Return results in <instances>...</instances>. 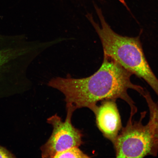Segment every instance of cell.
Listing matches in <instances>:
<instances>
[{
	"label": "cell",
	"instance_id": "1",
	"mask_svg": "<svg viewBox=\"0 0 158 158\" xmlns=\"http://www.w3.org/2000/svg\"><path fill=\"white\" fill-rule=\"evenodd\" d=\"M132 75L113 59L104 55L101 66L92 76L79 79L58 77L49 81L48 85L62 92L67 104L76 110L86 107L93 112L100 101L120 99L130 106V112L135 114L137 108L128 90H135L142 96L146 89L131 82Z\"/></svg>",
	"mask_w": 158,
	"mask_h": 158
},
{
	"label": "cell",
	"instance_id": "2",
	"mask_svg": "<svg viewBox=\"0 0 158 158\" xmlns=\"http://www.w3.org/2000/svg\"><path fill=\"white\" fill-rule=\"evenodd\" d=\"M97 12L100 25L90 15L87 18L101 41L104 55L113 59L133 75L143 79L158 97V79L146 60L139 37L118 35L106 23L100 10L97 9Z\"/></svg>",
	"mask_w": 158,
	"mask_h": 158
},
{
	"label": "cell",
	"instance_id": "3",
	"mask_svg": "<svg viewBox=\"0 0 158 158\" xmlns=\"http://www.w3.org/2000/svg\"><path fill=\"white\" fill-rule=\"evenodd\" d=\"M41 52L38 41L25 35L0 33V81L24 74Z\"/></svg>",
	"mask_w": 158,
	"mask_h": 158
},
{
	"label": "cell",
	"instance_id": "4",
	"mask_svg": "<svg viewBox=\"0 0 158 158\" xmlns=\"http://www.w3.org/2000/svg\"><path fill=\"white\" fill-rule=\"evenodd\" d=\"M146 112L142 113L138 121L133 120L130 114L129 119L122 127L113 143L116 158H143L148 156H156L158 153V142L154 136L149 123H142Z\"/></svg>",
	"mask_w": 158,
	"mask_h": 158
},
{
	"label": "cell",
	"instance_id": "5",
	"mask_svg": "<svg viewBox=\"0 0 158 158\" xmlns=\"http://www.w3.org/2000/svg\"><path fill=\"white\" fill-rule=\"evenodd\" d=\"M67 114L66 120L63 122L57 114L47 119V123L52 126V134L41 148L43 158H54L57 153L76 147L82 143V134L80 130L73 126L71 118L76 110L70 105H67Z\"/></svg>",
	"mask_w": 158,
	"mask_h": 158
},
{
	"label": "cell",
	"instance_id": "6",
	"mask_svg": "<svg viewBox=\"0 0 158 158\" xmlns=\"http://www.w3.org/2000/svg\"><path fill=\"white\" fill-rule=\"evenodd\" d=\"M115 100H104L93 112L98 127L105 138L113 144L122 128V123Z\"/></svg>",
	"mask_w": 158,
	"mask_h": 158
},
{
	"label": "cell",
	"instance_id": "7",
	"mask_svg": "<svg viewBox=\"0 0 158 158\" xmlns=\"http://www.w3.org/2000/svg\"><path fill=\"white\" fill-rule=\"evenodd\" d=\"M143 96L145 99L150 112L148 123L151 126L154 136L158 142V105L154 101L150 93L145 90Z\"/></svg>",
	"mask_w": 158,
	"mask_h": 158
},
{
	"label": "cell",
	"instance_id": "8",
	"mask_svg": "<svg viewBox=\"0 0 158 158\" xmlns=\"http://www.w3.org/2000/svg\"><path fill=\"white\" fill-rule=\"evenodd\" d=\"M88 156L84 153L78 147H73L57 153L54 158H89Z\"/></svg>",
	"mask_w": 158,
	"mask_h": 158
},
{
	"label": "cell",
	"instance_id": "9",
	"mask_svg": "<svg viewBox=\"0 0 158 158\" xmlns=\"http://www.w3.org/2000/svg\"><path fill=\"white\" fill-rule=\"evenodd\" d=\"M15 156L4 147L0 145V158H15Z\"/></svg>",
	"mask_w": 158,
	"mask_h": 158
},
{
	"label": "cell",
	"instance_id": "10",
	"mask_svg": "<svg viewBox=\"0 0 158 158\" xmlns=\"http://www.w3.org/2000/svg\"><path fill=\"white\" fill-rule=\"evenodd\" d=\"M119 1L121 2V3L123 4L125 6H126V4L124 2V0H119Z\"/></svg>",
	"mask_w": 158,
	"mask_h": 158
}]
</instances>
